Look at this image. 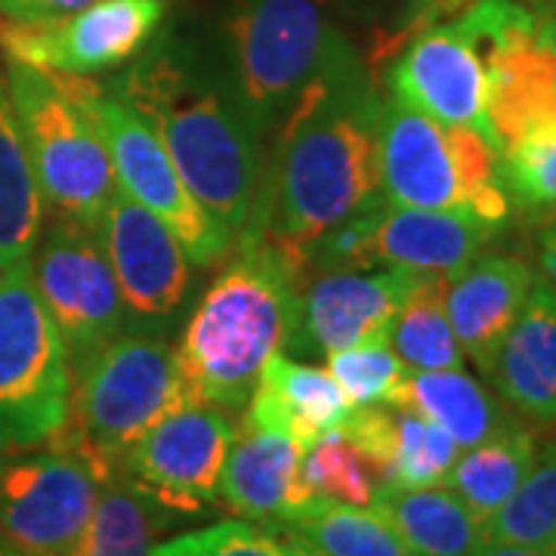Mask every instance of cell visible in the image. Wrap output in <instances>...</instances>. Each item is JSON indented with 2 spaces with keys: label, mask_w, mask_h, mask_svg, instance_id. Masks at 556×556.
<instances>
[{
  "label": "cell",
  "mask_w": 556,
  "mask_h": 556,
  "mask_svg": "<svg viewBox=\"0 0 556 556\" xmlns=\"http://www.w3.org/2000/svg\"><path fill=\"white\" fill-rule=\"evenodd\" d=\"M383 105L358 53L313 80L278 130L239 239L269 241L303 278L309 244L383 195Z\"/></svg>",
  "instance_id": "6da1fadb"
},
{
  "label": "cell",
  "mask_w": 556,
  "mask_h": 556,
  "mask_svg": "<svg viewBox=\"0 0 556 556\" xmlns=\"http://www.w3.org/2000/svg\"><path fill=\"white\" fill-rule=\"evenodd\" d=\"M159 134L192 199L239 239L251 217L263 155L260 137L226 93L174 43H152L105 87Z\"/></svg>",
  "instance_id": "7a4b0ae2"
},
{
  "label": "cell",
  "mask_w": 556,
  "mask_h": 556,
  "mask_svg": "<svg viewBox=\"0 0 556 556\" xmlns=\"http://www.w3.org/2000/svg\"><path fill=\"white\" fill-rule=\"evenodd\" d=\"M300 273L263 239H236L177 346L179 368L195 402L241 412L254 393L260 368L281 353L298 318Z\"/></svg>",
  "instance_id": "3957f363"
},
{
  "label": "cell",
  "mask_w": 556,
  "mask_h": 556,
  "mask_svg": "<svg viewBox=\"0 0 556 556\" xmlns=\"http://www.w3.org/2000/svg\"><path fill=\"white\" fill-rule=\"evenodd\" d=\"M195 402L177 350L155 331H118L72 362L68 420L50 445L75 448L115 479L124 452L174 408Z\"/></svg>",
  "instance_id": "277c9868"
},
{
  "label": "cell",
  "mask_w": 556,
  "mask_h": 556,
  "mask_svg": "<svg viewBox=\"0 0 556 556\" xmlns=\"http://www.w3.org/2000/svg\"><path fill=\"white\" fill-rule=\"evenodd\" d=\"M229 50L232 97L257 137L285 124L313 80L356 56L318 0H244L229 22Z\"/></svg>",
  "instance_id": "5b68a950"
},
{
  "label": "cell",
  "mask_w": 556,
  "mask_h": 556,
  "mask_svg": "<svg viewBox=\"0 0 556 556\" xmlns=\"http://www.w3.org/2000/svg\"><path fill=\"white\" fill-rule=\"evenodd\" d=\"M3 75L43 207L100 226L115 170L97 124L72 97L62 72L7 60Z\"/></svg>",
  "instance_id": "8992f818"
},
{
  "label": "cell",
  "mask_w": 556,
  "mask_h": 556,
  "mask_svg": "<svg viewBox=\"0 0 556 556\" xmlns=\"http://www.w3.org/2000/svg\"><path fill=\"white\" fill-rule=\"evenodd\" d=\"M72 405V358L28 263L0 269V452L56 437Z\"/></svg>",
  "instance_id": "52a82bcc"
},
{
  "label": "cell",
  "mask_w": 556,
  "mask_h": 556,
  "mask_svg": "<svg viewBox=\"0 0 556 556\" xmlns=\"http://www.w3.org/2000/svg\"><path fill=\"white\" fill-rule=\"evenodd\" d=\"M65 84L97 124L109 149L115 182L130 199H137L142 207H149L155 217L167 223L189 263L204 269L229 257L236 241L192 199L167 149L161 146L159 134L149 127V121L139 118L130 105H124L97 80H90V75H65Z\"/></svg>",
  "instance_id": "ba28073f"
},
{
  "label": "cell",
  "mask_w": 556,
  "mask_h": 556,
  "mask_svg": "<svg viewBox=\"0 0 556 556\" xmlns=\"http://www.w3.org/2000/svg\"><path fill=\"white\" fill-rule=\"evenodd\" d=\"M105 482L75 448L43 442L40 452H0V541L16 556H68Z\"/></svg>",
  "instance_id": "9c48e42d"
},
{
  "label": "cell",
  "mask_w": 556,
  "mask_h": 556,
  "mask_svg": "<svg viewBox=\"0 0 556 556\" xmlns=\"http://www.w3.org/2000/svg\"><path fill=\"white\" fill-rule=\"evenodd\" d=\"M477 35L489 78V127L497 152L556 118V56L522 0H473L457 13Z\"/></svg>",
  "instance_id": "30bf717a"
},
{
  "label": "cell",
  "mask_w": 556,
  "mask_h": 556,
  "mask_svg": "<svg viewBox=\"0 0 556 556\" xmlns=\"http://www.w3.org/2000/svg\"><path fill=\"white\" fill-rule=\"evenodd\" d=\"M28 273L72 362L93 353L124 328L127 309L100 226L56 217L40 232Z\"/></svg>",
  "instance_id": "8fae6325"
},
{
  "label": "cell",
  "mask_w": 556,
  "mask_h": 556,
  "mask_svg": "<svg viewBox=\"0 0 556 556\" xmlns=\"http://www.w3.org/2000/svg\"><path fill=\"white\" fill-rule=\"evenodd\" d=\"M236 439L229 412L186 402L149 427L124 452L118 473L170 514H201L217 501L219 473Z\"/></svg>",
  "instance_id": "7c38bea8"
},
{
  "label": "cell",
  "mask_w": 556,
  "mask_h": 556,
  "mask_svg": "<svg viewBox=\"0 0 556 556\" xmlns=\"http://www.w3.org/2000/svg\"><path fill=\"white\" fill-rule=\"evenodd\" d=\"M167 0H93L53 22H3L7 60L47 72L97 75L139 56L164 22Z\"/></svg>",
  "instance_id": "4fadbf2b"
},
{
  "label": "cell",
  "mask_w": 556,
  "mask_h": 556,
  "mask_svg": "<svg viewBox=\"0 0 556 556\" xmlns=\"http://www.w3.org/2000/svg\"><path fill=\"white\" fill-rule=\"evenodd\" d=\"M387 87L393 100L430 115L439 124L473 127L492 139L485 112V56L473 28L460 16L427 25L405 38L402 53L387 72Z\"/></svg>",
  "instance_id": "5bb4252c"
},
{
  "label": "cell",
  "mask_w": 556,
  "mask_h": 556,
  "mask_svg": "<svg viewBox=\"0 0 556 556\" xmlns=\"http://www.w3.org/2000/svg\"><path fill=\"white\" fill-rule=\"evenodd\" d=\"M408 269H331L300 285L288 350L331 356L362 343H387L393 318L415 288Z\"/></svg>",
  "instance_id": "9a60e30c"
},
{
  "label": "cell",
  "mask_w": 556,
  "mask_h": 556,
  "mask_svg": "<svg viewBox=\"0 0 556 556\" xmlns=\"http://www.w3.org/2000/svg\"><path fill=\"white\" fill-rule=\"evenodd\" d=\"M100 232L124 309L146 325L174 318L189 291L192 263L167 223L115 182L102 207Z\"/></svg>",
  "instance_id": "2e32d148"
},
{
  "label": "cell",
  "mask_w": 556,
  "mask_h": 556,
  "mask_svg": "<svg viewBox=\"0 0 556 556\" xmlns=\"http://www.w3.org/2000/svg\"><path fill=\"white\" fill-rule=\"evenodd\" d=\"M380 192L402 207L464 211L452 127L396 100L387 102L380 127Z\"/></svg>",
  "instance_id": "e0dca14e"
},
{
  "label": "cell",
  "mask_w": 556,
  "mask_h": 556,
  "mask_svg": "<svg viewBox=\"0 0 556 556\" xmlns=\"http://www.w3.org/2000/svg\"><path fill=\"white\" fill-rule=\"evenodd\" d=\"M217 497L263 529L285 526L313 501L300 479V445L278 430L241 420L219 473Z\"/></svg>",
  "instance_id": "ac0fdd59"
},
{
  "label": "cell",
  "mask_w": 556,
  "mask_h": 556,
  "mask_svg": "<svg viewBox=\"0 0 556 556\" xmlns=\"http://www.w3.org/2000/svg\"><path fill=\"white\" fill-rule=\"evenodd\" d=\"M535 273L514 254H479L445 288V313L464 356L489 378L497 350L532 291Z\"/></svg>",
  "instance_id": "d6986e66"
},
{
  "label": "cell",
  "mask_w": 556,
  "mask_h": 556,
  "mask_svg": "<svg viewBox=\"0 0 556 556\" xmlns=\"http://www.w3.org/2000/svg\"><path fill=\"white\" fill-rule=\"evenodd\" d=\"M497 226L470 211H430V207H383L375 232V263L408 269L417 276H457L495 239Z\"/></svg>",
  "instance_id": "ffe728a7"
},
{
  "label": "cell",
  "mask_w": 556,
  "mask_h": 556,
  "mask_svg": "<svg viewBox=\"0 0 556 556\" xmlns=\"http://www.w3.org/2000/svg\"><path fill=\"white\" fill-rule=\"evenodd\" d=\"M375 460L383 485L427 489L445 485L460 455L457 442L430 417L402 405H362L340 427Z\"/></svg>",
  "instance_id": "44dd1931"
},
{
  "label": "cell",
  "mask_w": 556,
  "mask_h": 556,
  "mask_svg": "<svg viewBox=\"0 0 556 556\" xmlns=\"http://www.w3.org/2000/svg\"><path fill=\"white\" fill-rule=\"evenodd\" d=\"M507 408L529 424H556V294L544 278L519 309L489 371Z\"/></svg>",
  "instance_id": "7402d4cb"
},
{
  "label": "cell",
  "mask_w": 556,
  "mask_h": 556,
  "mask_svg": "<svg viewBox=\"0 0 556 556\" xmlns=\"http://www.w3.org/2000/svg\"><path fill=\"white\" fill-rule=\"evenodd\" d=\"M241 412L244 424L278 430L303 448L321 433L340 430L353 415V402L343 396L328 368L276 353L263 362L257 387Z\"/></svg>",
  "instance_id": "603a6c76"
},
{
  "label": "cell",
  "mask_w": 556,
  "mask_h": 556,
  "mask_svg": "<svg viewBox=\"0 0 556 556\" xmlns=\"http://www.w3.org/2000/svg\"><path fill=\"white\" fill-rule=\"evenodd\" d=\"M371 510L396 529L415 556H477L485 547L482 519L448 485H380Z\"/></svg>",
  "instance_id": "cb8c5ba5"
},
{
  "label": "cell",
  "mask_w": 556,
  "mask_h": 556,
  "mask_svg": "<svg viewBox=\"0 0 556 556\" xmlns=\"http://www.w3.org/2000/svg\"><path fill=\"white\" fill-rule=\"evenodd\" d=\"M396 405L430 417L455 439L457 448L479 445L497 437L501 430L522 424V417L514 415L501 399L492 396L477 378L464 375L460 368L408 371Z\"/></svg>",
  "instance_id": "d4e9b609"
},
{
  "label": "cell",
  "mask_w": 556,
  "mask_h": 556,
  "mask_svg": "<svg viewBox=\"0 0 556 556\" xmlns=\"http://www.w3.org/2000/svg\"><path fill=\"white\" fill-rule=\"evenodd\" d=\"M43 199L0 68V269L28 263L43 232Z\"/></svg>",
  "instance_id": "484cf974"
},
{
  "label": "cell",
  "mask_w": 556,
  "mask_h": 556,
  "mask_svg": "<svg viewBox=\"0 0 556 556\" xmlns=\"http://www.w3.org/2000/svg\"><path fill=\"white\" fill-rule=\"evenodd\" d=\"M538 439L526 424H514L497 437L464 448L452 464L445 485L455 492L482 522L495 514L532 470Z\"/></svg>",
  "instance_id": "4316f807"
},
{
  "label": "cell",
  "mask_w": 556,
  "mask_h": 556,
  "mask_svg": "<svg viewBox=\"0 0 556 556\" xmlns=\"http://www.w3.org/2000/svg\"><path fill=\"white\" fill-rule=\"evenodd\" d=\"M445 276H420L393 318L387 343L408 371H445L467 362L445 313Z\"/></svg>",
  "instance_id": "83f0119b"
},
{
  "label": "cell",
  "mask_w": 556,
  "mask_h": 556,
  "mask_svg": "<svg viewBox=\"0 0 556 556\" xmlns=\"http://www.w3.org/2000/svg\"><path fill=\"white\" fill-rule=\"evenodd\" d=\"M273 532L303 538L325 556H415L378 510L321 497H313L300 514Z\"/></svg>",
  "instance_id": "f1b7e54d"
},
{
  "label": "cell",
  "mask_w": 556,
  "mask_h": 556,
  "mask_svg": "<svg viewBox=\"0 0 556 556\" xmlns=\"http://www.w3.org/2000/svg\"><path fill=\"white\" fill-rule=\"evenodd\" d=\"M159 504L121 477L102 485L97 510L68 556H149L164 526Z\"/></svg>",
  "instance_id": "f546056e"
},
{
  "label": "cell",
  "mask_w": 556,
  "mask_h": 556,
  "mask_svg": "<svg viewBox=\"0 0 556 556\" xmlns=\"http://www.w3.org/2000/svg\"><path fill=\"white\" fill-rule=\"evenodd\" d=\"M489 544L554 547L556 544V442L538 448L535 464L517 492L482 522Z\"/></svg>",
  "instance_id": "4dcf8cb0"
},
{
  "label": "cell",
  "mask_w": 556,
  "mask_h": 556,
  "mask_svg": "<svg viewBox=\"0 0 556 556\" xmlns=\"http://www.w3.org/2000/svg\"><path fill=\"white\" fill-rule=\"evenodd\" d=\"M300 479L313 497L350 507H371L383 485L375 460L343 430L321 433L300 448Z\"/></svg>",
  "instance_id": "1f68e13d"
},
{
  "label": "cell",
  "mask_w": 556,
  "mask_h": 556,
  "mask_svg": "<svg viewBox=\"0 0 556 556\" xmlns=\"http://www.w3.org/2000/svg\"><path fill=\"white\" fill-rule=\"evenodd\" d=\"M501 174L510 204L522 217L551 226L556 219V118L538 124L501 152Z\"/></svg>",
  "instance_id": "d6a6232c"
},
{
  "label": "cell",
  "mask_w": 556,
  "mask_h": 556,
  "mask_svg": "<svg viewBox=\"0 0 556 556\" xmlns=\"http://www.w3.org/2000/svg\"><path fill=\"white\" fill-rule=\"evenodd\" d=\"M325 358H328V375L338 380L353 408L396 405L402 383L408 378L405 362L393 353L390 343H362Z\"/></svg>",
  "instance_id": "836d02e7"
},
{
  "label": "cell",
  "mask_w": 556,
  "mask_h": 556,
  "mask_svg": "<svg viewBox=\"0 0 556 556\" xmlns=\"http://www.w3.org/2000/svg\"><path fill=\"white\" fill-rule=\"evenodd\" d=\"M149 556H288L263 526L248 519H226L199 532L170 538L155 544Z\"/></svg>",
  "instance_id": "e575fe53"
},
{
  "label": "cell",
  "mask_w": 556,
  "mask_h": 556,
  "mask_svg": "<svg viewBox=\"0 0 556 556\" xmlns=\"http://www.w3.org/2000/svg\"><path fill=\"white\" fill-rule=\"evenodd\" d=\"M93 0H0V16L10 22H53L72 16Z\"/></svg>",
  "instance_id": "d590c367"
},
{
  "label": "cell",
  "mask_w": 556,
  "mask_h": 556,
  "mask_svg": "<svg viewBox=\"0 0 556 556\" xmlns=\"http://www.w3.org/2000/svg\"><path fill=\"white\" fill-rule=\"evenodd\" d=\"M473 0H412V13H408V25L405 31L399 35V40L412 38L415 31L427 28V25H437L442 20H452L457 16L464 7H470Z\"/></svg>",
  "instance_id": "8d00e7d4"
},
{
  "label": "cell",
  "mask_w": 556,
  "mask_h": 556,
  "mask_svg": "<svg viewBox=\"0 0 556 556\" xmlns=\"http://www.w3.org/2000/svg\"><path fill=\"white\" fill-rule=\"evenodd\" d=\"M538 263H541V276L551 285L556 294V219L551 226H544L541 241H538Z\"/></svg>",
  "instance_id": "74e56055"
},
{
  "label": "cell",
  "mask_w": 556,
  "mask_h": 556,
  "mask_svg": "<svg viewBox=\"0 0 556 556\" xmlns=\"http://www.w3.org/2000/svg\"><path fill=\"white\" fill-rule=\"evenodd\" d=\"M477 556H556L554 547H522V544H489Z\"/></svg>",
  "instance_id": "f35d334b"
},
{
  "label": "cell",
  "mask_w": 556,
  "mask_h": 556,
  "mask_svg": "<svg viewBox=\"0 0 556 556\" xmlns=\"http://www.w3.org/2000/svg\"><path fill=\"white\" fill-rule=\"evenodd\" d=\"M278 544L285 547V554L288 556H325L321 551H316L309 541H303V538L291 535V532H278Z\"/></svg>",
  "instance_id": "ab89813d"
},
{
  "label": "cell",
  "mask_w": 556,
  "mask_h": 556,
  "mask_svg": "<svg viewBox=\"0 0 556 556\" xmlns=\"http://www.w3.org/2000/svg\"><path fill=\"white\" fill-rule=\"evenodd\" d=\"M538 13H541V20H538V31H541L544 43L554 50V56H556V16L554 13H544V10H538Z\"/></svg>",
  "instance_id": "60d3db41"
},
{
  "label": "cell",
  "mask_w": 556,
  "mask_h": 556,
  "mask_svg": "<svg viewBox=\"0 0 556 556\" xmlns=\"http://www.w3.org/2000/svg\"><path fill=\"white\" fill-rule=\"evenodd\" d=\"M544 3V13H554L556 16V0H541Z\"/></svg>",
  "instance_id": "b9f144b4"
},
{
  "label": "cell",
  "mask_w": 556,
  "mask_h": 556,
  "mask_svg": "<svg viewBox=\"0 0 556 556\" xmlns=\"http://www.w3.org/2000/svg\"><path fill=\"white\" fill-rule=\"evenodd\" d=\"M0 556H16V554H13V551H10V547H7V544L0 541Z\"/></svg>",
  "instance_id": "7bdbcfd3"
},
{
  "label": "cell",
  "mask_w": 556,
  "mask_h": 556,
  "mask_svg": "<svg viewBox=\"0 0 556 556\" xmlns=\"http://www.w3.org/2000/svg\"><path fill=\"white\" fill-rule=\"evenodd\" d=\"M554 551H556V544H554Z\"/></svg>",
  "instance_id": "ee69618b"
},
{
  "label": "cell",
  "mask_w": 556,
  "mask_h": 556,
  "mask_svg": "<svg viewBox=\"0 0 556 556\" xmlns=\"http://www.w3.org/2000/svg\"><path fill=\"white\" fill-rule=\"evenodd\" d=\"M325 3H328V0H325Z\"/></svg>",
  "instance_id": "f6af8a7d"
}]
</instances>
